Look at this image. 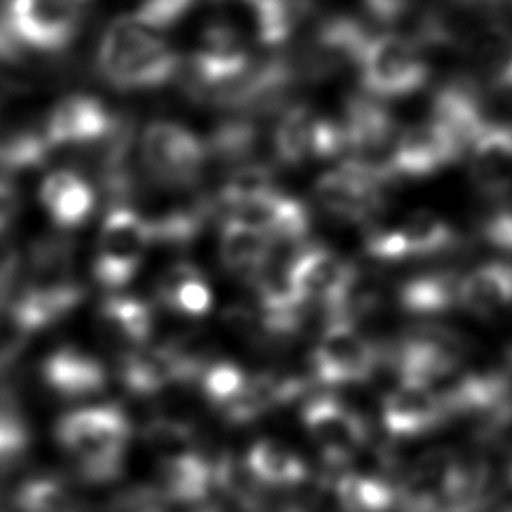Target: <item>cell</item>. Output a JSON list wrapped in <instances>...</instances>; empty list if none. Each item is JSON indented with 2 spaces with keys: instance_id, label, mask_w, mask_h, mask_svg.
<instances>
[{
  "instance_id": "5bb4252c",
  "label": "cell",
  "mask_w": 512,
  "mask_h": 512,
  "mask_svg": "<svg viewBox=\"0 0 512 512\" xmlns=\"http://www.w3.org/2000/svg\"><path fill=\"white\" fill-rule=\"evenodd\" d=\"M382 424L392 438H414L436 428L448 414L442 402L420 384L400 382L382 402Z\"/></svg>"
},
{
  "instance_id": "836d02e7",
  "label": "cell",
  "mask_w": 512,
  "mask_h": 512,
  "mask_svg": "<svg viewBox=\"0 0 512 512\" xmlns=\"http://www.w3.org/2000/svg\"><path fill=\"white\" fill-rule=\"evenodd\" d=\"M194 4L196 0H140L132 14L160 32L184 18Z\"/></svg>"
},
{
  "instance_id": "7402d4cb",
  "label": "cell",
  "mask_w": 512,
  "mask_h": 512,
  "mask_svg": "<svg viewBox=\"0 0 512 512\" xmlns=\"http://www.w3.org/2000/svg\"><path fill=\"white\" fill-rule=\"evenodd\" d=\"M98 314L106 330L130 346L146 344L154 328V312L138 296L110 294L102 300Z\"/></svg>"
},
{
  "instance_id": "ba28073f",
  "label": "cell",
  "mask_w": 512,
  "mask_h": 512,
  "mask_svg": "<svg viewBox=\"0 0 512 512\" xmlns=\"http://www.w3.org/2000/svg\"><path fill=\"white\" fill-rule=\"evenodd\" d=\"M356 268L338 254L308 246L288 260V278L296 298L304 304H320L332 310L356 280Z\"/></svg>"
},
{
  "instance_id": "d590c367",
  "label": "cell",
  "mask_w": 512,
  "mask_h": 512,
  "mask_svg": "<svg viewBox=\"0 0 512 512\" xmlns=\"http://www.w3.org/2000/svg\"><path fill=\"white\" fill-rule=\"evenodd\" d=\"M18 270H20V256L16 252H10L6 258L0 260V314L8 310L12 302Z\"/></svg>"
},
{
  "instance_id": "ffe728a7",
  "label": "cell",
  "mask_w": 512,
  "mask_h": 512,
  "mask_svg": "<svg viewBox=\"0 0 512 512\" xmlns=\"http://www.w3.org/2000/svg\"><path fill=\"white\" fill-rule=\"evenodd\" d=\"M272 244L274 240L268 234L236 220H224L218 240L220 262L230 272L252 280L268 262Z\"/></svg>"
},
{
  "instance_id": "2e32d148",
  "label": "cell",
  "mask_w": 512,
  "mask_h": 512,
  "mask_svg": "<svg viewBox=\"0 0 512 512\" xmlns=\"http://www.w3.org/2000/svg\"><path fill=\"white\" fill-rule=\"evenodd\" d=\"M458 158L444 132L432 122L414 124L398 134L392 154V174L424 176Z\"/></svg>"
},
{
  "instance_id": "cb8c5ba5",
  "label": "cell",
  "mask_w": 512,
  "mask_h": 512,
  "mask_svg": "<svg viewBox=\"0 0 512 512\" xmlns=\"http://www.w3.org/2000/svg\"><path fill=\"white\" fill-rule=\"evenodd\" d=\"M246 466L260 484L288 486L306 476L304 462L286 444L274 438L254 442L246 454Z\"/></svg>"
},
{
  "instance_id": "277c9868",
  "label": "cell",
  "mask_w": 512,
  "mask_h": 512,
  "mask_svg": "<svg viewBox=\"0 0 512 512\" xmlns=\"http://www.w3.org/2000/svg\"><path fill=\"white\" fill-rule=\"evenodd\" d=\"M90 0H4L2 16L16 40L30 50L56 54L76 38Z\"/></svg>"
},
{
  "instance_id": "603a6c76",
  "label": "cell",
  "mask_w": 512,
  "mask_h": 512,
  "mask_svg": "<svg viewBox=\"0 0 512 512\" xmlns=\"http://www.w3.org/2000/svg\"><path fill=\"white\" fill-rule=\"evenodd\" d=\"M318 124L320 116L306 106L284 110L274 128V152L286 164H300L318 156Z\"/></svg>"
},
{
  "instance_id": "f546056e",
  "label": "cell",
  "mask_w": 512,
  "mask_h": 512,
  "mask_svg": "<svg viewBox=\"0 0 512 512\" xmlns=\"http://www.w3.org/2000/svg\"><path fill=\"white\" fill-rule=\"evenodd\" d=\"M336 490L340 502L352 512H374L390 504V488L372 476L346 474Z\"/></svg>"
},
{
  "instance_id": "4fadbf2b",
  "label": "cell",
  "mask_w": 512,
  "mask_h": 512,
  "mask_svg": "<svg viewBox=\"0 0 512 512\" xmlns=\"http://www.w3.org/2000/svg\"><path fill=\"white\" fill-rule=\"evenodd\" d=\"M102 100L86 94H72L62 98L44 118V132L50 146H92L100 142L116 124Z\"/></svg>"
},
{
  "instance_id": "d6986e66",
  "label": "cell",
  "mask_w": 512,
  "mask_h": 512,
  "mask_svg": "<svg viewBox=\"0 0 512 512\" xmlns=\"http://www.w3.org/2000/svg\"><path fill=\"white\" fill-rule=\"evenodd\" d=\"M512 304V264L492 262L470 270L460 278L458 306L476 314L492 316Z\"/></svg>"
},
{
  "instance_id": "4dcf8cb0",
  "label": "cell",
  "mask_w": 512,
  "mask_h": 512,
  "mask_svg": "<svg viewBox=\"0 0 512 512\" xmlns=\"http://www.w3.org/2000/svg\"><path fill=\"white\" fill-rule=\"evenodd\" d=\"M140 436L146 446H150L156 452H162L164 456L188 452L194 444V428L184 420L168 416L148 420Z\"/></svg>"
},
{
  "instance_id": "83f0119b",
  "label": "cell",
  "mask_w": 512,
  "mask_h": 512,
  "mask_svg": "<svg viewBox=\"0 0 512 512\" xmlns=\"http://www.w3.org/2000/svg\"><path fill=\"white\" fill-rule=\"evenodd\" d=\"M30 444V430L22 418L16 390L0 384V468L12 466Z\"/></svg>"
},
{
  "instance_id": "e0dca14e",
  "label": "cell",
  "mask_w": 512,
  "mask_h": 512,
  "mask_svg": "<svg viewBox=\"0 0 512 512\" xmlns=\"http://www.w3.org/2000/svg\"><path fill=\"white\" fill-rule=\"evenodd\" d=\"M166 502L194 504L204 500L216 486L214 462L204 454L188 450L164 456L158 464L156 484Z\"/></svg>"
},
{
  "instance_id": "7c38bea8",
  "label": "cell",
  "mask_w": 512,
  "mask_h": 512,
  "mask_svg": "<svg viewBox=\"0 0 512 512\" xmlns=\"http://www.w3.org/2000/svg\"><path fill=\"white\" fill-rule=\"evenodd\" d=\"M84 296L86 290L76 278L62 282H28L26 288L12 298L6 314L18 330L30 336L64 320L82 304Z\"/></svg>"
},
{
  "instance_id": "8992f818",
  "label": "cell",
  "mask_w": 512,
  "mask_h": 512,
  "mask_svg": "<svg viewBox=\"0 0 512 512\" xmlns=\"http://www.w3.org/2000/svg\"><path fill=\"white\" fill-rule=\"evenodd\" d=\"M360 80L374 98L408 96L428 78L420 48L400 34H378L368 44L360 64Z\"/></svg>"
},
{
  "instance_id": "3957f363",
  "label": "cell",
  "mask_w": 512,
  "mask_h": 512,
  "mask_svg": "<svg viewBox=\"0 0 512 512\" xmlns=\"http://www.w3.org/2000/svg\"><path fill=\"white\" fill-rule=\"evenodd\" d=\"M140 154L148 178L172 190L192 186L208 160L206 142L168 120H156L144 128Z\"/></svg>"
},
{
  "instance_id": "9a60e30c",
  "label": "cell",
  "mask_w": 512,
  "mask_h": 512,
  "mask_svg": "<svg viewBox=\"0 0 512 512\" xmlns=\"http://www.w3.org/2000/svg\"><path fill=\"white\" fill-rule=\"evenodd\" d=\"M40 376L62 398L92 396L108 384V374L100 360L76 346H62L50 352L40 364Z\"/></svg>"
},
{
  "instance_id": "e575fe53",
  "label": "cell",
  "mask_w": 512,
  "mask_h": 512,
  "mask_svg": "<svg viewBox=\"0 0 512 512\" xmlns=\"http://www.w3.org/2000/svg\"><path fill=\"white\" fill-rule=\"evenodd\" d=\"M198 272V268L192 262H176L172 264L156 282L154 286V300L158 306H162L166 310L168 302L172 300L174 292L194 274Z\"/></svg>"
},
{
  "instance_id": "4316f807",
  "label": "cell",
  "mask_w": 512,
  "mask_h": 512,
  "mask_svg": "<svg viewBox=\"0 0 512 512\" xmlns=\"http://www.w3.org/2000/svg\"><path fill=\"white\" fill-rule=\"evenodd\" d=\"M14 504L20 512H76L72 488L58 476H36L18 486Z\"/></svg>"
},
{
  "instance_id": "d4e9b609",
  "label": "cell",
  "mask_w": 512,
  "mask_h": 512,
  "mask_svg": "<svg viewBox=\"0 0 512 512\" xmlns=\"http://www.w3.org/2000/svg\"><path fill=\"white\" fill-rule=\"evenodd\" d=\"M76 244L68 236H44L28 250V282L70 280Z\"/></svg>"
},
{
  "instance_id": "52a82bcc",
  "label": "cell",
  "mask_w": 512,
  "mask_h": 512,
  "mask_svg": "<svg viewBox=\"0 0 512 512\" xmlns=\"http://www.w3.org/2000/svg\"><path fill=\"white\" fill-rule=\"evenodd\" d=\"M378 354L372 342L344 320L328 322L312 352V372L326 384H348L372 374Z\"/></svg>"
},
{
  "instance_id": "f1b7e54d",
  "label": "cell",
  "mask_w": 512,
  "mask_h": 512,
  "mask_svg": "<svg viewBox=\"0 0 512 512\" xmlns=\"http://www.w3.org/2000/svg\"><path fill=\"white\" fill-rule=\"evenodd\" d=\"M96 206L94 188L80 176L76 178L44 208L52 222L62 230H72L82 226Z\"/></svg>"
},
{
  "instance_id": "44dd1931",
  "label": "cell",
  "mask_w": 512,
  "mask_h": 512,
  "mask_svg": "<svg viewBox=\"0 0 512 512\" xmlns=\"http://www.w3.org/2000/svg\"><path fill=\"white\" fill-rule=\"evenodd\" d=\"M216 214L214 198L200 196L188 204H178L148 220L150 246L186 248L206 228L210 216Z\"/></svg>"
},
{
  "instance_id": "30bf717a",
  "label": "cell",
  "mask_w": 512,
  "mask_h": 512,
  "mask_svg": "<svg viewBox=\"0 0 512 512\" xmlns=\"http://www.w3.org/2000/svg\"><path fill=\"white\" fill-rule=\"evenodd\" d=\"M384 180L358 168L352 162L324 172L314 182V198L320 208L336 218L358 222L382 208Z\"/></svg>"
},
{
  "instance_id": "484cf974",
  "label": "cell",
  "mask_w": 512,
  "mask_h": 512,
  "mask_svg": "<svg viewBox=\"0 0 512 512\" xmlns=\"http://www.w3.org/2000/svg\"><path fill=\"white\" fill-rule=\"evenodd\" d=\"M460 278L456 274H432L408 280L400 290V302L418 314L444 312L458 304Z\"/></svg>"
},
{
  "instance_id": "d6a6232c",
  "label": "cell",
  "mask_w": 512,
  "mask_h": 512,
  "mask_svg": "<svg viewBox=\"0 0 512 512\" xmlns=\"http://www.w3.org/2000/svg\"><path fill=\"white\" fill-rule=\"evenodd\" d=\"M212 308V290L198 270L194 272L172 296L166 310L186 314V316H204Z\"/></svg>"
},
{
  "instance_id": "7a4b0ae2",
  "label": "cell",
  "mask_w": 512,
  "mask_h": 512,
  "mask_svg": "<svg viewBox=\"0 0 512 512\" xmlns=\"http://www.w3.org/2000/svg\"><path fill=\"white\" fill-rule=\"evenodd\" d=\"M130 420L116 404L70 410L56 420L54 438L88 484H106L124 472Z\"/></svg>"
},
{
  "instance_id": "9c48e42d",
  "label": "cell",
  "mask_w": 512,
  "mask_h": 512,
  "mask_svg": "<svg viewBox=\"0 0 512 512\" xmlns=\"http://www.w3.org/2000/svg\"><path fill=\"white\" fill-rule=\"evenodd\" d=\"M302 424L312 444L332 464L348 462L368 438L364 420L334 398L308 402L302 410Z\"/></svg>"
},
{
  "instance_id": "1f68e13d",
  "label": "cell",
  "mask_w": 512,
  "mask_h": 512,
  "mask_svg": "<svg viewBox=\"0 0 512 512\" xmlns=\"http://www.w3.org/2000/svg\"><path fill=\"white\" fill-rule=\"evenodd\" d=\"M248 376L232 362H212L204 374L200 376V388L204 398L216 406L224 408L228 402H232L242 388L246 386Z\"/></svg>"
},
{
  "instance_id": "6da1fadb",
  "label": "cell",
  "mask_w": 512,
  "mask_h": 512,
  "mask_svg": "<svg viewBox=\"0 0 512 512\" xmlns=\"http://www.w3.org/2000/svg\"><path fill=\"white\" fill-rule=\"evenodd\" d=\"M98 74L118 90H150L174 80L178 54L134 14L116 18L104 32L96 54Z\"/></svg>"
},
{
  "instance_id": "8d00e7d4",
  "label": "cell",
  "mask_w": 512,
  "mask_h": 512,
  "mask_svg": "<svg viewBox=\"0 0 512 512\" xmlns=\"http://www.w3.org/2000/svg\"><path fill=\"white\" fill-rule=\"evenodd\" d=\"M20 208V192L8 180L0 176V232L14 220Z\"/></svg>"
},
{
  "instance_id": "5b68a950",
  "label": "cell",
  "mask_w": 512,
  "mask_h": 512,
  "mask_svg": "<svg viewBox=\"0 0 512 512\" xmlns=\"http://www.w3.org/2000/svg\"><path fill=\"white\" fill-rule=\"evenodd\" d=\"M148 246V220L132 206L110 208L92 260V278L106 290L126 286L136 276Z\"/></svg>"
},
{
  "instance_id": "ac0fdd59",
  "label": "cell",
  "mask_w": 512,
  "mask_h": 512,
  "mask_svg": "<svg viewBox=\"0 0 512 512\" xmlns=\"http://www.w3.org/2000/svg\"><path fill=\"white\" fill-rule=\"evenodd\" d=\"M116 374L120 384L134 396H152L178 384L174 360L164 344L122 354L116 364Z\"/></svg>"
},
{
  "instance_id": "8fae6325",
  "label": "cell",
  "mask_w": 512,
  "mask_h": 512,
  "mask_svg": "<svg viewBox=\"0 0 512 512\" xmlns=\"http://www.w3.org/2000/svg\"><path fill=\"white\" fill-rule=\"evenodd\" d=\"M454 240L452 228L430 210H414L396 226L374 230L366 240V250L378 260H402L428 256Z\"/></svg>"
}]
</instances>
